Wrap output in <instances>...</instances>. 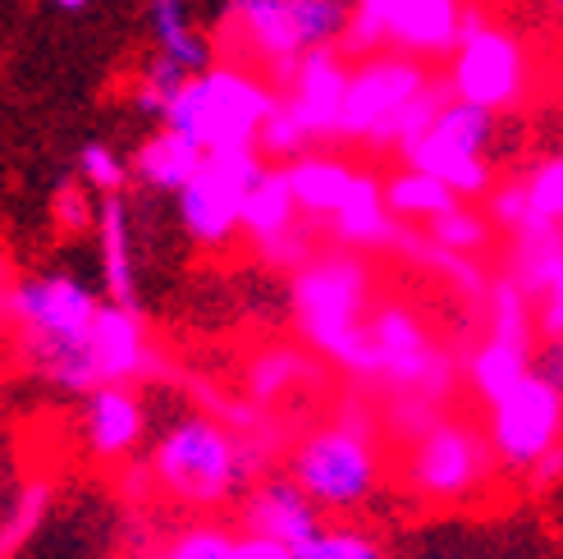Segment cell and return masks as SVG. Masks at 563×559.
<instances>
[{
	"instance_id": "6da1fadb",
	"label": "cell",
	"mask_w": 563,
	"mask_h": 559,
	"mask_svg": "<svg viewBox=\"0 0 563 559\" xmlns=\"http://www.w3.org/2000/svg\"><path fill=\"white\" fill-rule=\"evenodd\" d=\"M372 253L340 243H321L289 275V321L294 335L312 349L330 372L349 376V385L367 390L372 381V303H376Z\"/></svg>"
},
{
	"instance_id": "7a4b0ae2",
	"label": "cell",
	"mask_w": 563,
	"mask_h": 559,
	"mask_svg": "<svg viewBox=\"0 0 563 559\" xmlns=\"http://www.w3.org/2000/svg\"><path fill=\"white\" fill-rule=\"evenodd\" d=\"M101 303H106V294L69 271L14 280V294H10L14 362L37 385L55 390V395L82 399L92 390L88 344H92V326H97Z\"/></svg>"
},
{
	"instance_id": "3957f363",
	"label": "cell",
	"mask_w": 563,
	"mask_h": 559,
	"mask_svg": "<svg viewBox=\"0 0 563 559\" xmlns=\"http://www.w3.org/2000/svg\"><path fill=\"white\" fill-rule=\"evenodd\" d=\"M289 478L317 500L321 514H353L385 486V423L372 390L349 385L330 417L289 445Z\"/></svg>"
},
{
	"instance_id": "277c9868",
	"label": "cell",
	"mask_w": 563,
	"mask_h": 559,
	"mask_svg": "<svg viewBox=\"0 0 563 559\" xmlns=\"http://www.w3.org/2000/svg\"><path fill=\"white\" fill-rule=\"evenodd\" d=\"M147 459L156 472L161 500L192 514H216L224 505H239L247 486L271 463L247 436H239L230 423H220V417H211L197 404L156 436Z\"/></svg>"
},
{
	"instance_id": "5b68a950",
	"label": "cell",
	"mask_w": 563,
	"mask_h": 559,
	"mask_svg": "<svg viewBox=\"0 0 563 559\" xmlns=\"http://www.w3.org/2000/svg\"><path fill=\"white\" fill-rule=\"evenodd\" d=\"M349 0H230L211 28L216 61L266 74L275 88L312 46H340Z\"/></svg>"
},
{
	"instance_id": "8992f818",
	"label": "cell",
	"mask_w": 563,
	"mask_h": 559,
	"mask_svg": "<svg viewBox=\"0 0 563 559\" xmlns=\"http://www.w3.org/2000/svg\"><path fill=\"white\" fill-rule=\"evenodd\" d=\"M495 445L486 436V423H472L459 408H444L435 423L399 440L394 478L399 491L412 495L427 509H459L482 500L499 478Z\"/></svg>"
},
{
	"instance_id": "52a82bcc",
	"label": "cell",
	"mask_w": 563,
	"mask_h": 559,
	"mask_svg": "<svg viewBox=\"0 0 563 559\" xmlns=\"http://www.w3.org/2000/svg\"><path fill=\"white\" fill-rule=\"evenodd\" d=\"M275 101H279V88L266 74L230 65V61H211L207 69L184 78V88L175 92L161 124L188 133L207 152L257 147V133L275 110Z\"/></svg>"
},
{
	"instance_id": "ba28073f",
	"label": "cell",
	"mask_w": 563,
	"mask_h": 559,
	"mask_svg": "<svg viewBox=\"0 0 563 559\" xmlns=\"http://www.w3.org/2000/svg\"><path fill=\"white\" fill-rule=\"evenodd\" d=\"M444 83L459 101L482 106L490 116H514L537 92V51L518 28L467 0L463 37L444 61Z\"/></svg>"
},
{
	"instance_id": "9c48e42d",
	"label": "cell",
	"mask_w": 563,
	"mask_h": 559,
	"mask_svg": "<svg viewBox=\"0 0 563 559\" xmlns=\"http://www.w3.org/2000/svg\"><path fill=\"white\" fill-rule=\"evenodd\" d=\"M467 0H349L340 51L349 61L376 51H404L427 65H444L463 37Z\"/></svg>"
},
{
	"instance_id": "30bf717a",
	"label": "cell",
	"mask_w": 563,
	"mask_h": 559,
	"mask_svg": "<svg viewBox=\"0 0 563 559\" xmlns=\"http://www.w3.org/2000/svg\"><path fill=\"white\" fill-rule=\"evenodd\" d=\"M266 156L257 147H220L207 152L202 171H197L179 193H175V211H179V230L197 248H230L243 239V202L252 184L262 179Z\"/></svg>"
},
{
	"instance_id": "8fae6325",
	"label": "cell",
	"mask_w": 563,
	"mask_h": 559,
	"mask_svg": "<svg viewBox=\"0 0 563 559\" xmlns=\"http://www.w3.org/2000/svg\"><path fill=\"white\" fill-rule=\"evenodd\" d=\"M495 120L490 110L449 97L435 124L417 138V143L399 156L404 165H421L435 179H444L463 202L486 198L495 188V165H490V143H495Z\"/></svg>"
},
{
	"instance_id": "7c38bea8",
	"label": "cell",
	"mask_w": 563,
	"mask_h": 559,
	"mask_svg": "<svg viewBox=\"0 0 563 559\" xmlns=\"http://www.w3.org/2000/svg\"><path fill=\"white\" fill-rule=\"evenodd\" d=\"M431 65L404 51H376L353 61L349 74V97H344V120H340V143L357 147H385L389 124L404 116V106L431 88Z\"/></svg>"
},
{
	"instance_id": "4fadbf2b",
	"label": "cell",
	"mask_w": 563,
	"mask_h": 559,
	"mask_svg": "<svg viewBox=\"0 0 563 559\" xmlns=\"http://www.w3.org/2000/svg\"><path fill=\"white\" fill-rule=\"evenodd\" d=\"M486 436L504 472L527 478L550 450L563 445V395L559 385L531 368L514 390L486 404Z\"/></svg>"
},
{
	"instance_id": "5bb4252c",
	"label": "cell",
	"mask_w": 563,
	"mask_h": 559,
	"mask_svg": "<svg viewBox=\"0 0 563 559\" xmlns=\"http://www.w3.org/2000/svg\"><path fill=\"white\" fill-rule=\"evenodd\" d=\"M349 74L353 61L340 46H312L294 65V74L279 88V101H285L298 124L307 129L317 147L340 143V120H344V97H349Z\"/></svg>"
},
{
	"instance_id": "9a60e30c",
	"label": "cell",
	"mask_w": 563,
	"mask_h": 559,
	"mask_svg": "<svg viewBox=\"0 0 563 559\" xmlns=\"http://www.w3.org/2000/svg\"><path fill=\"white\" fill-rule=\"evenodd\" d=\"M78 404H82L78 431H82L88 459H97L106 468H120L124 459H133L143 450L147 404L137 395V385H101V390H88Z\"/></svg>"
},
{
	"instance_id": "2e32d148",
	"label": "cell",
	"mask_w": 563,
	"mask_h": 559,
	"mask_svg": "<svg viewBox=\"0 0 563 559\" xmlns=\"http://www.w3.org/2000/svg\"><path fill=\"white\" fill-rule=\"evenodd\" d=\"M325 518L321 505L307 495L289 472H262L239 500V527L252 537H271L285 546H302Z\"/></svg>"
},
{
	"instance_id": "e0dca14e",
	"label": "cell",
	"mask_w": 563,
	"mask_h": 559,
	"mask_svg": "<svg viewBox=\"0 0 563 559\" xmlns=\"http://www.w3.org/2000/svg\"><path fill=\"white\" fill-rule=\"evenodd\" d=\"M399 226L404 220L385 202V175L357 171L349 198L321 226V234L340 248H357V253H389L394 239H399Z\"/></svg>"
},
{
	"instance_id": "ac0fdd59",
	"label": "cell",
	"mask_w": 563,
	"mask_h": 559,
	"mask_svg": "<svg viewBox=\"0 0 563 559\" xmlns=\"http://www.w3.org/2000/svg\"><path fill=\"white\" fill-rule=\"evenodd\" d=\"M325 376H330V368L302 340L262 344L243 362V390L257 404H271V408L298 399L302 390H317Z\"/></svg>"
},
{
	"instance_id": "d6986e66",
	"label": "cell",
	"mask_w": 563,
	"mask_h": 559,
	"mask_svg": "<svg viewBox=\"0 0 563 559\" xmlns=\"http://www.w3.org/2000/svg\"><path fill=\"white\" fill-rule=\"evenodd\" d=\"M389 253L404 257V262H412L417 271L435 275L440 285H449V289H454V298L467 303V307H482L490 280H495V271H486V257L454 253V248L435 243L421 226H399V239H394Z\"/></svg>"
},
{
	"instance_id": "ffe728a7",
	"label": "cell",
	"mask_w": 563,
	"mask_h": 559,
	"mask_svg": "<svg viewBox=\"0 0 563 559\" xmlns=\"http://www.w3.org/2000/svg\"><path fill=\"white\" fill-rule=\"evenodd\" d=\"M97 266H101V294L137 307V248H133V216L124 193H106L97 198Z\"/></svg>"
},
{
	"instance_id": "44dd1931",
	"label": "cell",
	"mask_w": 563,
	"mask_h": 559,
	"mask_svg": "<svg viewBox=\"0 0 563 559\" xmlns=\"http://www.w3.org/2000/svg\"><path fill=\"white\" fill-rule=\"evenodd\" d=\"M537 344H518V340H499V335H476L472 349L463 353V385L472 390L476 404L499 399L504 390H514L531 368H537Z\"/></svg>"
},
{
	"instance_id": "7402d4cb",
	"label": "cell",
	"mask_w": 563,
	"mask_h": 559,
	"mask_svg": "<svg viewBox=\"0 0 563 559\" xmlns=\"http://www.w3.org/2000/svg\"><path fill=\"white\" fill-rule=\"evenodd\" d=\"M202 161H207V147H197L188 133H179L170 124H156L133 152V179L152 193H170L175 198V193L202 171Z\"/></svg>"
},
{
	"instance_id": "603a6c76",
	"label": "cell",
	"mask_w": 563,
	"mask_h": 559,
	"mask_svg": "<svg viewBox=\"0 0 563 559\" xmlns=\"http://www.w3.org/2000/svg\"><path fill=\"white\" fill-rule=\"evenodd\" d=\"M285 171H289V184H294V198H298L302 216L317 220V226H325V220L340 211V202L349 198V188L357 179L353 161L334 156V152H321V147L294 156Z\"/></svg>"
},
{
	"instance_id": "cb8c5ba5",
	"label": "cell",
	"mask_w": 563,
	"mask_h": 559,
	"mask_svg": "<svg viewBox=\"0 0 563 559\" xmlns=\"http://www.w3.org/2000/svg\"><path fill=\"white\" fill-rule=\"evenodd\" d=\"M302 207L294 198V184H289V171L285 165H266L262 179L252 184L247 202H243V239L252 243V253H262V248H271L275 239H285L289 230L302 226Z\"/></svg>"
},
{
	"instance_id": "d4e9b609",
	"label": "cell",
	"mask_w": 563,
	"mask_h": 559,
	"mask_svg": "<svg viewBox=\"0 0 563 559\" xmlns=\"http://www.w3.org/2000/svg\"><path fill=\"white\" fill-rule=\"evenodd\" d=\"M504 275H514L531 298H541L550 285H559V280H563V226L537 216L531 226H522L518 234H509Z\"/></svg>"
},
{
	"instance_id": "484cf974",
	"label": "cell",
	"mask_w": 563,
	"mask_h": 559,
	"mask_svg": "<svg viewBox=\"0 0 563 559\" xmlns=\"http://www.w3.org/2000/svg\"><path fill=\"white\" fill-rule=\"evenodd\" d=\"M147 33H152V46L165 61H175L179 69L197 74L216 61V46L211 37H202L188 19V0H147Z\"/></svg>"
},
{
	"instance_id": "4316f807",
	"label": "cell",
	"mask_w": 563,
	"mask_h": 559,
	"mask_svg": "<svg viewBox=\"0 0 563 559\" xmlns=\"http://www.w3.org/2000/svg\"><path fill=\"white\" fill-rule=\"evenodd\" d=\"M385 202L404 226H431L435 216L454 211L463 198L431 171H421V165H399V171L385 175Z\"/></svg>"
},
{
	"instance_id": "83f0119b",
	"label": "cell",
	"mask_w": 563,
	"mask_h": 559,
	"mask_svg": "<svg viewBox=\"0 0 563 559\" xmlns=\"http://www.w3.org/2000/svg\"><path fill=\"white\" fill-rule=\"evenodd\" d=\"M435 243L444 248H454V253H467V257H486L490 248H495V226H490V216L482 207H472V202H459L454 211H444L435 216L431 226H421Z\"/></svg>"
},
{
	"instance_id": "f1b7e54d",
	"label": "cell",
	"mask_w": 563,
	"mask_h": 559,
	"mask_svg": "<svg viewBox=\"0 0 563 559\" xmlns=\"http://www.w3.org/2000/svg\"><path fill=\"white\" fill-rule=\"evenodd\" d=\"M234 546H239V533H230L216 518H197V523L175 527L156 546V559H234Z\"/></svg>"
},
{
	"instance_id": "f546056e",
	"label": "cell",
	"mask_w": 563,
	"mask_h": 559,
	"mask_svg": "<svg viewBox=\"0 0 563 559\" xmlns=\"http://www.w3.org/2000/svg\"><path fill=\"white\" fill-rule=\"evenodd\" d=\"M46 509H51V482H27L14 495L10 514L0 518V559H14L27 541H33V533L46 523Z\"/></svg>"
},
{
	"instance_id": "4dcf8cb0",
	"label": "cell",
	"mask_w": 563,
	"mask_h": 559,
	"mask_svg": "<svg viewBox=\"0 0 563 559\" xmlns=\"http://www.w3.org/2000/svg\"><path fill=\"white\" fill-rule=\"evenodd\" d=\"M184 78H188V69H179L175 61H165V55H152V61L133 78V110L161 124L165 110H170V101H175V92L184 88Z\"/></svg>"
},
{
	"instance_id": "1f68e13d",
	"label": "cell",
	"mask_w": 563,
	"mask_h": 559,
	"mask_svg": "<svg viewBox=\"0 0 563 559\" xmlns=\"http://www.w3.org/2000/svg\"><path fill=\"white\" fill-rule=\"evenodd\" d=\"M298 559H385L380 541L367 537L362 527H340V523H321L302 546H294Z\"/></svg>"
},
{
	"instance_id": "d6a6232c",
	"label": "cell",
	"mask_w": 563,
	"mask_h": 559,
	"mask_svg": "<svg viewBox=\"0 0 563 559\" xmlns=\"http://www.w3.org/2000/svg\"><path fill=\"white\" fill-rule=\"evenodd\" d=\"M74 171H78V179L88 184L97 198H106V193H124L129 188V179H133V161H124L110 143H82L78 147V156H74Z\"/></svg>"
},
{
	"instance_id": "836d02e7",
	"label": "cell",
	"mask_w": 563,
	"mask_h": 559,
	"mask_svg": "<svg viewBox=\"0 0 563 559\" xmlns=\"http://www.w3.org/2000/svg\"><path fill=\"white\" fill-rule=\"evenodd\" d=\"M317 143L307 138V129L298 124V116L285 106V101H275V110L266 116V124H262V133H257V152L266 156V161H275V165H289L294 156H302V152H312Z\"/></svg>"
},
{
	"instance_id": "e575fe53",
	"label": "cell",
	"mask_w": 563,
	"mask_h": 559,
	"mask_svg": "<svg viewBox=\"0 0 563 559\" xmlns=\"http://www.w3.org/2000/svg\"><path fill=\"white\" fill-rule=\"evenodd\" d=\"M486 216H490V226L509 239V234H518L522 226H531L537 220V207H531V198H527V184H522V175L518 179H495V188L486 193Z\"/></svg>"
},
{
	"instance_id": "d590c367",
	"label": "cell",
	"mask_w": 563,
	"mask_h": 559,
	"mask_svg": "<svg viewBox=\"0 0 563 559\" xmlns=\"http://www.w3.org/2000/svg\"><path fill=\"white\" fill-rule=\"evenodd\" d=\"M522 184H527V198H531V207H537V216L563 226V152L537 161L522 175Z\"/></svg>"
},
{
	"instance_id": "8d00e7d4",
	"label": "cell",
	"mask_w": 563,
	"mask_h": 559,
	"mask_svg": "<svg viewBox=\"0 0 563 559\" xmlns=\"http://www.w3.org/2000/svg\"><path fill=\"white\" fill-rule=\"evenodd\" d=\"M88 184L74 179L65 184L60 193H55V226H60L65 234H82V230H92V220H97V202L88 198Z\"/></svg>"
},
{
	"instance_id": "74e56055",
	"label": "cell",
	"mask_w": 563,
	"mask_h": 559,
	"mask_svg": "<svg viewBox=\"0 0 563 559\" xmlns=\"http://www.w3.org/2000/svg\"><path fill=\"white\" fill-rule=\"evenodd\" d=\"M115 491H120L124 505H147V500H156V495H161V486H156L152 459H147V454L124 459V463L115 468Z\"/></svg>"
},
{
	"instance_id": "f35d334b",
	"label": "cell",
	"mask_w": 563,
	"mask_h": 559,
	"mask_svg": "<svg viewBox=\"0 0 563 559\" xmlns=\"http://www.w3.org/2000/svg\"><path fill=\"white\" fill-rule=\"evenodd\" d=\"M537 326L541 340H563V280L537 298Z\"/></svg>"
},
{
	"instance_id": "ab89813d",
	"label": "cell",
	"mask_w": 563,
	"mask_h": 559,
	"mask_svg": "<svg viewBox=\"0 0 563 559\" xmlns=\"http://www.w3.org/2000/svg\"><path fill=\"white\" fill-rule=\"evenodd\" d=\"M234 559H298V555H294V546H285V541H271V537H252V533H239Z\"/></svg>"
},
{
	"instance_id": "60d3db41",
	"label": "cell",
	"mask_w": 563,
	"mask_h": 559,
	"mask_svg": "<svg viewBox=\"0 0 563 559\" xmlns=\"http://www.w3.org/2000/svg\"><path fill=\"white\" fill-rule=\"evenodd\" d=\"M527 482H531V486H554V482H563V445H559V450H550L537 468L527 472Z\"/></svg>"
},
{
	"instance_id": "b9f144b4",
	"label": "cell",
	"mask_w": 563,
	"mask_h": 559,
	"mask_svg": "<svg viewBox=\"0 0 563 559\" xmlns=\"http://www.w3.org/2000/svg\"><path fill=\"white\" fill-rule=\"evenodd\" d=\"M537 368L559 385V395H563V340H545V349L537 353Z\"/></svg>"
},
{
	"instance_id": "7bdbcfd3",
	"label": "cell",
	"mask_w": 563,
	"mask_h": 559,
	"mask_svg": "<svg viewBox=\"0 0 563 559\" xmlns=\"http://www.w3.org/2000/svg\"><path fill=\"white\" fill-rule=\"evenodd\" d=\"M10 294H14V280H10V275H0V344H10V326H14Z\"/></svg>"
},
{
	"instance_id": "ee69618b",
	"label": "cell",
	"mask_w": 563,
	"mask_h": 559,
	"mask_svg": "<svg viewBox=\"0 0 563 559\" xmlns=\"http://www.w3.org/2000/svg\"><path fill=\"white\" fill-rule=\"evenodd\" d=\"M46 6H51V10H60V14H82V10L92 6V0H46Z\"/></svg>"
},
{
	"instance_id": "f6af8a7d",
	"label": "cell",
	"mask_w": 563,
	"mask_h": 559,
	"mask_svg": "<svg viewBox=\"0 0 563 559\" xmlns=\"http://www.w3.org/2000/svg\"><path fill=\"white\" fill-rule=\"evenodd\" d=\"M545 6H550V10H554V14L563 19V0H545Z\"/></svg>"
},
{
	"instance_id": "bcb514c9",
	"label": "cell",
	"mask_w": 563,
	"mask_h": 559,
	"mask_svg": "<svg viewBox=\"0 0 563 559\" xmlns=\"http://www.w3.org/2000/svg\"><path fill=\"white\" fill-rule=\"evenodd\" d=\"M476 6H486V10H490V6H504V0H476Z\"/></svg>"
},
{
	"instance_id": "7dc6e473",
	"label": "cell",
	"mask_w": 563,
	"mask_h": 559,
	"mask_svg": "<svg viewBox=\"0 0 563 559\" xmlns=\"http://www.w3.org/2000/svg\"><path fill=\"white\" fill-rule=\"evenodd\" d=\"M129 559H156V550H152V555H147V550H143V555H129Z\"/></svg>"
},
{
	"instance_id": "c3c4849f",
	"label": "cell",
	"mask_w": 563,
	"mask_h": 559,
	"mask_svg": "<svg viewBox=\"0 0 563 559\" xmlns=\"http://www.w3.org/2000/svg\"><path fill=\"white\" fill-rule=\"evenodd\" d=\"M0 275H10V266H5V257H0Z\"/></svg>"
}]
</instances>
